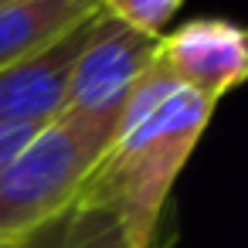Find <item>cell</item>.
I'll list each match as a JSON object with an SVG mask.
<instances>
[{"label":"cell","mask_w":248,"mask_h":248,"mask_svg":"<svg viewBox=\"0 0 248 248\" xmlns=\"http://www.w3.org/2000/svg\"><path fill=\"white\" fill-rule=\"evenodd\" d=\"M211 112L214 106L184 89L156 55L133 85L116 136L75 204L109 207L126 248H153L170 190L201 143Z\"/></svg>","instance_id":"obj_1"},{"label":"cell","mask_w":248,"mask_h":248,"mask_svg":"<svg viewBox=\"0 0 248 248\" xmlns=\"http://www.w3.org/2000/svg\"><path fill=\"white\" fill-rule=\"evenodd\" d=\"M116 126L62 112L0 170V245H24L55 228L99 170Z\"/></svg>","instance_id":"obj_2"},{"label":"cell","mask_w":248,"mask_h":248,"mask_svg":"<svg viewBox=\"0 0 248 248\" xmlns=\"http://www.w3.org/2000/svg\"><path fill=\"white\" fill-rule=\"evenodd\" d=\"M160 38L143 34L119 17L99 11L89 24L85 45L72 68L68 85V116H82L92 123L119 126V112L133 92V85L143 78V72L156 58Z\"/></svg>","instance_id":"obj_3"},{"label":"cell","mask_w":248,"mask_h":248,"mask_svg":"<svg viewBox=\"0 0 248 248\" xmlns=\"http://www.w3.org/2000/svg\"><path fill=\"white\" fill-rule=\"evenodd\" d=\"M160 62L170 75L217 106L248 72V34L224 17H197L160 34Z\"/></svg>","instance_id":"obj_4"},{"label":"cell","mask_w":248,"mask_h":248,"mask_svg":"<svg viewBox=\"0 0 248 248\" xmlns=\"http://www.w3.org/2000/svg\"><path fill=\"white\" fill-rule=\"evenodd\" d=\"M89 24H78L45 51L0 68V126H48L65 112L75 58L85 45Z\"/></svg>","instance_id":"obj_5"},{"label":"cell","mask_w":248,"mask_h":248,"mask_svg":"<svg viewBox=\"0 0 248 248\" xmlns=\"http://www.w3.org/2000/svg\"><path fill=\"white\" fill-rule=\"evenodd\" d=\"M99 11L102 0H28L0 7V68L45 51Z\"/></svg>","instance_id":"obj_6"},{"label":"cell","mask_w":248,"mask_h":248,"mask_svg":"<svg viewBox=\"0 0 248 248\" xmlns=\"http://www.w3.org/2000/svg\"><path fill=\"white\" fill-rule=\"evenodd\" d=\"M51 248H126V241L109 207L75 204L62 217V231Z\"/></svg>","instance_id":"obj_7"},{"label":"cell","mask_w":248,"mask_h":248,"mask_svg":"<svg viewBox=\"0 0 248 248\" xmlns=\"http://www.w3.org/2000/svg\"><path fill=\"white\" fill-rule=\"evenodd\" d=\"M180 4L184 0H102V11L119 17L123 24L143 31V34L160 38Z\"/></svg>","instance_id":"obj_8"},{"label":"cell","mask_w":248,"mask_h":248,"mask_svg":"<svg viewBox=\"0 0 248 248\" xmlns=\"http://www.w3.org/2000/svg\"><path fill=\"white\" fill-rule=\"evenodd\" d=\"M38 129H41V126H38ZM38 129H34V126H0V170L14 160V153H17Z\"/></svg>","instance_id":"obj_9"},{"label":"cell","mask_w":248,"mask_h":248,"mask_svg":"<svg viewBox=\"0 0 248 248\" xmlns=\"http://www.w3.org/2000/svg\"><path fill=\"white\" fill-rule=\"evenodd\" d=\"M7 4H28V0H0V7H7Z\"/></svg>","instance_id":"obj_10"},{"label":"cell","mask_w":248,"mask_h":248,"mask_svg":"<svg viewBox=\"0 0 248 248\" xmlns=\"http://www.w3.org/2000/svg\"><path fill=\"white\" fill-rule=\"evenodd\" d=\"M153 248H170V241H156V245H153Z\"/></svg>","instance_id":"obj_11"},{"label":"cell","mask_w":248,"mask_h":248,"mask_svg":"<svg viewBox=\"0 0 248 248\" xmlns=\"http://www.w3.org/2000/svg\"><path fill=\"white\" fill-rule=\"evenodd\" d=\"M0 248H24V245H0Z\"/></svg>","instance_id":"obj_12"}]
</instances>
